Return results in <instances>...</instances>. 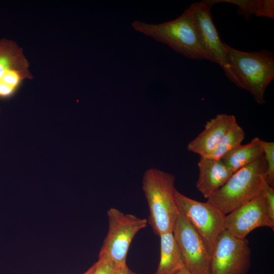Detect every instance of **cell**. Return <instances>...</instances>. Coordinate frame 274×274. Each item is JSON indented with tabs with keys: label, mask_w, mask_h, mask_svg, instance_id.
Listing matches in <instances>:
<instances>
[{
	"label": "cell",
	"mask_w": 274,
	"mask_h": 274,
	"mask_svg": "<svg viewBox=\"0 0 274 274\" xmlns=\"http://www.w3.org/2000/svg\"><path fill=\"white\" fill-rule=\"evenodd\" d=\"M266 166L263 155L258 159L234 172L227 182L207 201L227 215L263 195Z\"/></svg>",
	"instance_id": "obj_3"
},
{
	"label": "cell",
	"mask_w": 274,
	"mask_h": 274,
	"mask_svg": "<svg viewBox=\"0 0 274 274\" xmlns=\"http://www.w3.org/2000/svg\"><path fill=\"white\" fill-rule=\"evenodd\" d=\"M108 230L99 255L112 260L117 267L126 265V257L135 235L147 226L146 219L125 214L112 208L107 211Z\"/></svg>",
	"instance_id": "obj_5"
},
{
	"label": "cell",
	"mask_w": 274,
	"mask_h": 274,
	"mask_svg": "<svg viewBox=\"0 0 274 274\" xmlns=\"http://www.w3.org/2000/svg\"><path fill=\"white\" fill-rule=\"evenodd\" d=\"M229 64L236 76L241 88L249 92L256 102L265 104V90L274 79V55L261 50L244 52L225 43Z\"/></svg>",
	"instance_id": "obj_4"
},
{
	"label": "cell",
	"mask_w": 274,
	"mask_h": 274,
	"mask_svg": "<svg viewBox=\"0 0 274 274\" xmlns=\"http://www.w3.org/2000/svg\"><path fill=\"white\" fill-rule=\"evenodd\" d=\"M31 78L29 70H12L0 78V97L11 95L25 79Z\"/></svg>",
	"instance_id": "obj_18"
},
{
	"label": "cell",
	"mask_w": 274,
	"mask_h": 274,
	"mask_svg": "<svg viewBox=\"0 0 274 274\" xmlns=\"http://www.w3.org/2000/svg\"><path fill=\"white\" fill-rule=\"evenodd\" d=\"M196 188L206 198L210 197L229 179L233 173L222 160L200 157Z\"/></svg>",
	"instance_id": "obj_12"
},
{
	"label": "cell",
	"mask_w": 274,
	"mask_h": 274,
	"mask_svg": "<svg viewBox=\"0 0 274 274\" xmlns=\"http://www.w3.org/2000/svg\"><path fill=\"white\" fill-rule=\"evenodd\" d=\"M263 195L265 197L267 209L269 218L274 223V189L266 183L263 189Z\"/></svg>",
	"instance_id": "obj_21"
},
{
	"label": "cell",
	"mask_w": 274,
	"mask_h": 274,
	"mask_svg": "<svg viewBox=\"0 0 274 274\" xmlns=\"http://www.w3.org/2000/svg\"><path fill=\"white\" fill-rule=\"evenodd\" d=\"M249 241L237 238L224 229L211 255L210 274H247L251 263Z\"/></svg>",
	"instance_id": "obj_7"
},
{
	"label": "cell",
	"mask_w": 274,
	"mask_h": 274,
	"mask_svg": "<svg viewBox=\"0 0 274 274\" xmlns=\"http://www.w3.org/2000/svg\"><path fill=\"white\" fill-rule=\"evenodd\" d=\"M175 183L173 175L155 168L147 169L143 175L142 189L149 213L147 222L158 236L173 231L180 214Z\"/></svg>",
	"instance_id": "obj_1"
},
{
	"label": "cell",
	"mask_w": 274,
	"mask_h": 274,
	"mask_svg": "<svg viewBox=\"0 0 274 274\" xmlns=\"http://www.w3.org/2000/svg\"><path fill=\"white\" fill-rule=\"evenodd\" d=\"M28 67L21 48L12 40H0V78L11 70H28Z\"/></svg>",
	"instance_id": "obj_16"
},
{
	"label": "cell",
	"mask_w": 274,
	"mask_h": 274,
	"mask_svg": "<svg viewBox=\"0 0 274 274\" xmlns=\"http://www.w3.org/2000/svg\"><path fill=\"white\" fill-rule=\"evenodd\" d=\"M204 2L210 8L217 3H226L237 6V13L244 16L246 20L251 15L257 17L274 18L273 0H205Z\"/></svg>",
	"instance_id": "obj_15"
},
{
	"label": "cell",
	"mask_w": 274,
	"mask_h": 274,
	"mask_svg": "<svg viewBox=\"0 0 274 274\" xmlns=\"http://www.w3.org/2000/svg\"><path fill=\"white\" fill-rule=\"evenodd\" d=\"M259 140V138L255 137L249 143L240 145L222 160L233 173L250 164L263 155Z\"/></svg>",
	"instance_id": "obj_14"
},
{
	"label": "cell",
	"mask_w": 274,
	"mask_h": 274,
	"mask_svg": "<svg viewBox=\"0 0 274 274\" xmlns=\"http://www.w3.org/2000/svg\"><path fill=\"white\" fill-rule=\"evenodd\" d=\"M259 144L263 151L266 169L265 182L269 186H274V143L259 139Z\"/></svg>",
	"instance_id": "obj_19"
},
{
	"label": "cell",
	"mask_w": 274,
	"mask_h": 274,
	"mask_svg": "<svg viewBox=\"0 0 274 274\" xmlns=\"http://www.w3.org/2000/svg\"><path fill=\"white\" fill-rule=\"evenodd\" d=\"M233 115L220 114L207 121L204 129L187 145L188 151L201 157L208 155L236 123Z\"/></svg>",
	"instance_id": "obj_11"
},
{
	"label": "cell",
	"mask_w": 274,
	"mask_h": 274,
	"mask_svg": "<svg viewBox=\"0 0 274 274\" xmlns=\"http://www.w3.org/2000/svg\"><path fill=\"white\" fill-rule=\"evenodd\" d=\"M96 263H94L87 270L82 274H92L95 270Z\"/></svg>",
	"instance_id": "obj_23"
},
{
	"label": "cell",
	"mask_w": 274,
	"mask_h": 274,
	"mask_svg": "<svg viewBox=\"0 0 274 274\" xmlns=\"http://www.w3.org/2000/svg\"><path fill=\"white\" fill-rule=\"evenodd\" d=\"M180 213L188 221L204 242L211 255L217 239L225 229V215L219 208L176 192Z\"/></svg>",
	"instance_id": "obj_6"
},
{
	"label": "cell",
	"mask_w": 274,
	"mask_h": 274,
	"mask_svg": "<svg viewBox=\"0 0 274 274\" xmlns=\"http://www.w3.org/2000/svg\"><path fill=\"white\" fill-rule=\"evenodd\" d=\"M173 232L190 273L210 274L211 254L201 237L180 213Z\"/></svg>",
	"instance_id": "obj_9"
},
{
	"label": "cell",
	"mask_w": 274,
	"mask_h": 274,
	"mask_svg": "<svg viewBox=\"0 0 274 274\" xmlns=\"http://www.w3.org/2000/svg\"><path fill=\"white\" fill-rule=\"evenodd\" d=\"M262 227L274 228L263 195L226 215L225 229L234 236L243 239L254 229Z\"/></svg>",
	"instance_id": "obj_10"
},
{
	"label": "cell",
	"mask_w": 274,
	"mask_h": 274,
	"mask_svg": "<svg viewBox=\"0 0 274 274\" xmlns=\"http://www.w3.org/2000/svg\"><path fill=\"white\" fill-rule=\"evenodd\" d=\"M159 237L160 260L153 274H177L185 265L173 232L165 233Z\"/></svg>",
	"instance_id": "obj_13"
},
{
	"label": "cell",
	"mask_w": 274,
	"mask_h": 274,
	"mask_svg": "<svg viewBox=\"0 0 274 274\" xmlns=\"http://www.w3.org/2000/svg\"><path fill=\"white\" fill-rule=\"evenodd\" d=\"M131 26L136 31L167 45L189 59L212 61L200 43L190 7L179 17L170 21L149 24L135 20Z\"/></svg>",
	"instance_id": "obj_2"
},
{
	"label": "cell",
	"mask_w": 274,
	"mask_h": 274,
	"mask_svg": "<svg viewBox=\"0 0 274 274\" xmlns=\"http://www.w3.org/2000/svg\"><path fill=\"white\" fill-rule=\"evenodd\" d=\"M114 274H136L132 271L127 265L123 267H117Z\"/></svg>",
	"instance_id": "obj_22"
},
{
	"label": "cell",
	"mask_w": 274,
	"mask_h": 274,
	"mask_svg": "<svg viewBox=\"0 0 274 274\" xmlns=\"http://www.w3.org/2000/svg\"><path fill=\"white\" fill-rule=\"evenodd\" d=\"M245 137L243 128L237 123L221 139L213 151L205 158L222 160L228 153L242 144Z\"/></svg>",
	"instance_id": "obj_17"
},
{
	"label": "cell",
	"mask_w": 274,
	"mask_h": 274,
	"mask_svg": "<svg viewBox=\"0 0 274 274\" xmlns=\"http://www.w3.org/2000/svg\"><path fill=\"white\" fill-rule=\"evenodd\" d=\"M96 267L92 274H114L117 268L115 264L107 257L98 255Z\"/></svg>",
	"instance_id": "obj_20"
},
{
	"label": "cell",
	"mask_w": 274,
	"mask_h": 274,
	"mask_svg": "<svg viewBox=\"0 0 274 274\" xmlns=\"http://www.w3.org/2000/svg\"><path fill=\"white\" fill-rule=\"evenodd\" d=\"M177 274H191L186 267L182 268Z\"/></svg>",
	"instance_id": "obj_24"
},
{
	"label": "cell",
	"mask_w": 274,
	"mask_h": 274,
	"mask_svg": "<svg viewBox=\"0 0 274 274\" xmlns=\"http://www.w3.org/2000/svg\"><path fill=\"white\" fill-rule=\"evenodd\" d=\"M200 43L212 61L218 64L227 78L238 88L241 85L228 61L225 43L220 39L212 19L211 8L203 1L190 5Z\"/></svg>",
	"instance_id": "obj_8"
}]
</instances>
